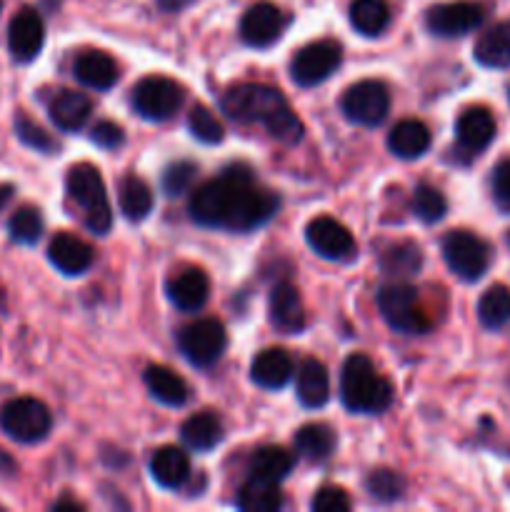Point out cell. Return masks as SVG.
Instances as JSON below:
<instances>
[{"instance_id": "cell-17", "label": "cell", "mask_w": 510, "mask_h": 512, "mask_svg": "<svg viewBox=\"0 0 510 512\" xmlns=\"http://www.w3.org/2000/svg\"><path fill=\"white\" fill-rule=\"evenodd\" d=\"M270 323L283 335H295L305 328V308L295 285L278 283L268 300Z\"/></svg>"}, {"instance_id": "cell-38", "label": "cell", "mask_w": 510, "mask_h": 512, "mask_svg": "<svg viewBox=\"0 0 510 512\" xmlns=\"http://www.w3.org/2000/svg\"><path fill=\"white\" fill-rule=\"evenodd\" d=\"M365 488H368V493L373 495L375 500H380V503H393V500H398L400 495H403L405 480L400 478L395 470L380 468V470H373V473L368 475V480H365Z\"/></svg>"}, {"instance_id": "cell-20", "label": "cell", "mask_w": 510, "mask_h": 512, "mask_svg": "<svg viewBox=\"0 0 510 512\" xmlns=\"http://www.w3.org/2000/svg\"><path fill=\"white\" fill-rule=\"evenodd\" d=\"M73 75L90 90H110L118 83V65L103 50H85L75 58Z\"/></svg>"}, {"instance_id": "cell-21", "label": "cell", "mask_w": 510, "mask_h": 512, "mask_svg": "<svg viewBox=\"0 0 510 512\" xmlns=\"http://www.w3.org/2000/svg\"><path fill=\"white\" fill-rule=\"evenodd\" d=\"M250 378L265 390H280L293 378V360L283 348H268L255 355L250 365Z\"/></svg>"}, {"instance_id": "cell-24", "label": "cell", "mask_w": 510, "mask_h": 512, "mask_svg": "<svg viewBox=\"0 0 510 512\" xmlns=\"http://www.w3.org/2000/svg\"><path fill=\"white\" fill-rule=\"evenodd\" d=\"M145 385H148L150 395H153L158 403L168 405V408H180V405L188 403V385L180 378L178 373H173L165 365H148L143 373Z\"/></svg>"}, {"instance_id": "cell-44", "label": "cell", "mask_w": 510, "mask_h": 512, "mask_svg": "<svg viewBox=\"0 0 510 512\" xmlns=\"http://www.w3.org/2000/svg\"><path fill=\"white\" fill-rule=\"evenodd\" d=\"M493 195H495V203H498L500 208L510 210V158L495 165Z\"/></svg>"}, {"instance_id": "cell-42", "label": "cell", "mask_w": 510, "mask_h": 512, "mask_svg": "<svg viewBox=\"0 0 510 512\" xmlns=\"http://www.w3.org/2000/svg\"><path fill=\"white\" fill-rule=\"evenodd\" d=\"M310 508H313V512H345L350 510V498L345 495V490L325 485V488H320L318 493H315Z\"/></svg>"}, {"instance_id": "cell-37", "label": "cell", "mask_w": 510, "mask_h": 512, "mask_svg": "<svg viewBox=\"0 0 510 512\" xmlns=\"http://www.w3.org/2000/svg\"><path fill=\"white\" fill-rule=\"evenodd\" d=\"M10 238L20 245H35L43 235V215L35 208L15 210L8 223Z\"/></svg>"}, {"instance_id": "cell-32", "label": "cell", "mask_w": 510, "mask_h": 512, "mask_svg": "<svg viewBox=\"0 0 510 512\" xmlns=\"http://www.w3.org/2000/svg\"><path fill=\"white\" fill-rule=\"evenodd\" d=\"M390 23V8L385 0H353L350 3V25L365 38H375Z\"/></svg>"}, {"instance_id": "cell-18", "label": "cell", "mask_w": 510, "mask_h": 512, "mask_svg": "<svg viewBox=\"0 0 510 512\" xmlns=\"http://www.w3.org/2000/svg\"><path fill=\"white\" fill-rule=\"evenodd\" d=\"M48 260L63 275H83L93 265L95 253L78 235L58 233L48 245Z\"/></svg>"}, {"instance_id": "cell-40", "label": "cell", "mask_w": 510, "mask_h": 512, "mask_svg": "<svg viewBox=\"0 0 510 512\" xmlns=\"http://www.w3.org/2000/svg\"><path fill=\"white\" fill-rule=\"evenodd\" d=\"M195 175L198 168L190 160H178V163H170L163 173V190L170 198H178V195L188 193L190 185L195 183Z\"/></svg>"}, {"instance_id": "cell-14", "label": "cell", "mask_w": 510, "mask_h": 512, "mask_svg": "<svg viewBox=\"0 0 510 512\" xmlns=\"http://www.w3.org/2000/svg\"><path fill=\"white\" fill-rule=\"evenodd\" d=\"M285 18L278 5L273 3H255L245 10L240 20V38L253 48H268L283 35Z\"/></svg>"}, {"instance_id": "cell-9", "label": "cell", "mask_w": 510, "mask_h": 512, "mask_svg": "<svg viewBox=\"0 0 510 512\" xmlns=\"http://www.w3.org/2000/svg\"><path fill=\"white\" fill-rule=\"evenodd\" d=\"M225 343H228V335H225L223 323L215 318L195 320V323L185 325L178 335L180 353L198 368H210L218 363Z\"/></svg>"}, {"instance_id": "cell-25", "label": "cell", "mask_w": 510, "mask_h": 512, "mask_svg": "<svg viewBox=\"0 0 510 512\" xmlns=\"http://www.w3.org/2000/svg\"><path fill=\"white\" fill-rule=\"evenodd\" d=\"M180 435H183V443L190 450L208 453V450H213L223 440V423H220V418L213 410H203V413H195L185 420Z\"/></svg>"}, {"instance_id": "cell-26", "label": "cell", "mask_w": 510, "mask_h": 512, "mask_svg": "<svg viewBox=\"0 0 510 512\" xmlns=\"http://www.w3.org/2000/svg\"><path fill=\"white\" fill-rule=\"evenodd\" d=\"M150 475L163 488H180L185 480L190 478V460L175 445H165V448L155 450L150 458Z\"/></svg>"}, {"instance_id": "cell-7", "label": "cell", "mask_w": 510, "mask_h": 512, "mask_svg": "<svg viewBox=\"0 0 510 512\" xmlns=\"http://www.w3.org/2000/svg\"><path fill=\"white\" fill-rule=\"evenodd\" d=\"M443 260L450 273L465 283H475L490 265V248L470 230H453L443 240Z\"/></svg>"}, {"instance_id": "cell-3", "label": "cell", "mask_w": 510, "mask_h": 512, "mask_svg": "<svg viewBox=\"0 0 510 512\" xmlns=\"http://www.w3.org/2000/svg\"><path fill=\"white\" fill-rule=\"evenodd\" d=\"M65 188H68L70 200L83 208L85 225L90 233L105 235L113 228V210H110L108 193H105L103 175L95 165L78 163L68 170L65 178Z\"/></svg>"}, {"instance_id": "cell-33", "label": "cell", "mask_w": 510, "mask_h": 512, "mask_svg": "<svg viewBox=\"0 0 510 512\" xmlns=\"http://www.w3.org/2000/svg\"><path fill=\"white\" fill-rule=\"evenodd\" d=\"M238 508L245 512H275L283 508V493L278 490V483L253 478L240 488Z\"/></svg>"}, {"instance_id": "cell-36", "label": "cell", "mask_w": 510, "mask_h": 512, "mask_svg": "<svg viewBox=\"0 0 510 512\" xmlns=\"http://www.w3.org/2000/svg\"><path fill=\"white\" fill-rule=\"evenodd\" d=\"M445 210H448V203H445L443 193H440L438 188H433V185L423 183L415 188L413 193V213L415 218L423 220V223L433 225L438 223V220L445 218Z\"/></svg>"}, {"instance_id": "cell-23", "label": "cell", "mask_w": 510, "mask_h": 512, "mask_svg": "<svg viewBox=\"0 0 510 512\" xmlns=\"http://www.w3.org/2000/svg\"><path fill=\"white\" fill-rule=\"evenodd\" d=\"M295 385H298V398L305 408H320L328 403L330 378L320 360L305 358L295 373Z\"/></svg>"}, {"instance_id": "cell-15", "label": "cell", "mask_w": 510, "mask_h": 512, "mask_svg": "<svg viewBox=\"0 0 510 512\" xmlns=\"http://www.w3.org/2000/svg\"><path fill=\"white\" fill-rule=\"evenodd\" d=\"M43 40L45 25L43 18L38 15V10L23 8L20 13H15V18L10 20L8 28V48L13 60H18V63H30V60H35L40 48H43Z\"/></svg>"}, {"instance_id": "cell-39", "label": "cell", "mask_w": 510, "mask_h": 512, "mask_svg": "<svg viewBox=\"0 0 510 512\" xmlns=\"http://www.w3.org/2000/svg\"><path fill=\"white\" fill-rule=\"evenodd\" d=\"M188 128L193 133V138H198L200 143H220L223 140V123L215 118V113H210L205 105H193V110L188 113Z\"/></svg>"}, {"instance_id": "cell-48", "label": "cell", "mask_w": 510, "mask_h": 512, "mask_svg": "<svg viewBox=\"0 0 510 512\" xmlns=\"http://www.w3.org/2000/svg\"><path fill=\"white\" fill-rule=\"evenodd\" d=\"M505 243H508V248H510V230H508V235H505Z\"/></svg>"}, {"instance_id": "cell-49", "label": "cell", "mask_w": 510, "mask_h": 512, "mask_svg": "<svg viewBox=\"0 0 510 512\" xmlns=\"http://www.w3.org/2000/svg\"><path fill=\"white\" fill-rule=\"evenodd\" d=\"M0 8H3V0H0Z\"/></svg>"}, {"instance_id": "cell-8", "label": "cell", "mask_w": 510, "mask_h": 512, "mask_svg": "<svg viewBox=\"0 0 510 512\" xmlns=\"http://www.w3.org/2000/svg\"><path fill=\"white\" fill-rule=\"evenodd\" d=\"M183 85L165 75H148L133 88V108L145 120H168L183 105Z\"/></svg>"}, {"instance_id": "cell-31", "label": "cell", "mask_w": 510, "mask_h": 512, "mask_svg": "<svg viewBox=\"0 0 510 512\" xmlns=\"http://www.w3.org/2000/svg\"><path fill=\"white\" fill-rule=\"evenodd\" d=\"M420 268H423V253L410 240L388 245L383 250V255H380V270L385 275H393L395 280L413 278V275L420 273Z\"/></svg>"}, {"instance_id": "cell-41", "label": "cell", "mask_w": 510, "mask_h": 512, "mask_svg": "<svg viewBox=\"0 0 510 512\" xmlns=\"http://www.w3.org/2000/svg\"><path fill=\"white\" fill-rule=\"evenodd\" d=\"M15 133H18V138L23 140L28 148L40 150V153H53V150H58V143H55L40 125H35L33 120L25 118V115H18V120H15Z\"/></svg>"}, {"instance_id": "cell-13", "label": "cell", "mask_w": 510, "mask_h": 512, "mask_svg": "<svg viewBox=\"0 0 510 512\" xmlns=\"http://www.w3.org/2000/svg\"><path fill=\"white\" fill-rule=\"evenodd\" d=\"M305 240L313 248V253H318L325 260H345L355 250V240L350 230L335 218H328V215L310 220L308 228H305Z\"/></svg>"}, {"instance_id": "cell-1", "label": "cell", "mask_w": 510, "mask_h": 512, "mask_svg": "<svg viewBox=\"0 0 510 512\" xmlns=\"http://www.w3.org/2000/svg\"><path fill=\"white\" fill-rule=\"evenodd\" d=\"M280 208L273 190L258 188L248 165H228L210 183L200 185L190 198V218L203 228L250 233L268 223Z\"/></svg>"}, {"instance_id": "cell-4", "label": "cell", "mask_w": 510, "mask_h": 512, "mask_svg": "<svg viewBox=\"0 0 510 512\" xmlns=\"http://www.w3.org/2000/svg\"><path fill=\"white\" fill-rule=\"evenodd\" d=\"M223 113L238 123L268 125L283 108H288L283 93L263 83H240L230 88L220 100Z\"/></svg>"}, {"instance_id": "cell-22", "label": "cell", "mask_w": 510, "mask_h": 512, "mask_svg": "<svg viewBox=\"0 0 510 512\" xmlns=\"http://www.w3.org/2000/svg\"><path fill=\"white\" fill-rule=\"evenodd\" d=\"M48 110L55 128L65 130V133H75V130H80L88 123L90 113H93V105H90V98L85 93H78V90H60L50 100Z\"/></svg>"}, {"instance_id": "cell-45", "label": "cell", "mask_w": 510, "mask_h": 512, "mask_svg": "<svg viewBox=\"0 0 510 512\" xmlns=\"http://www.w3.org/2000/svg\"><path fill=\"white\" fill-rule=\"evenodd\" d=\"M53 510H55V512H60V510H73V512H80V510H83V505H80L78 500L63 498V500H58V503H53Z\"/></svg>"}, {"instance_id": "cell-2", "label": "cell", "mask_w": 510, "mask_h": 512, "mask_svg": "<svg viewBox=\"0 0 510 512\" xmlns=\"http://www.w3.org/2000/svg\"><path fill=\"white\" fill-rule=\"evenodd\" d=\"M340 398L350 413H383L393 403V385L378 375L370 358L355 353L345 360L340 373Z\"/></svg>"}, {"instance_id": "cell-5", "label": "cell", "mask_w": 510, "mask_h": 512, "mask_svg": "<svg viewBox=\"0 0 510 512\" xmlns=\"http://www.w3.org/2000/svg\"><path fill=\"white\" fill-rule=\"evenodd\" d=\"M378 303L380 315H383L385 323L393 330L405 335H418L425 333L430 328V320L425 318V313L420 310L418 303V288L403 280H395V283L383 285L378 290Z\"/></svg>"}, {"instance_id": "cell-27", "label": "cell", "mask_w": 510, "mask_h": 512, "mask_svg": "<svg viewBox=\"0 0 510 512\" xmlns=\"http://www.w3.org/2000/svg\"><path fill=\"white\" fill-rule=\"evenodd\" d=\"M390 153L403 160H415L430 148V130L420 120H400L388 133Z\"/></svg>"}, {"instance_id": "cell-34", "label": "cell", "mask_w": 510, "mask_h": 512, "mask_svg": "<svg viewBox=\"0 0 510 512\" xmlns=\"http://www.w3.org/2000/svg\"><path fill=\"white\" fill-rule=\"evenodd\" d=\"M295 450L308 460H325L335 450L333 428L323 423H310L295 433Z\"/></svg>"}, {"instance_id": "cell-10", "label": "cell", "mask_w": 510, "mask_h": 512, "mask_svg": "<svg viewBox=\"0 0 510 512\" xmlns=\"http://www.w3.org/2000/svg\"><path fill=\"white\" fill-rule=\"evenodd\" d=\"M340 108L350 123L373 128V125L383 123L385 115H388L390 93L380 80H360L345 90L343 98H340Z\"/></svg>"}, {"instance_id": "cell-16", "label": "cell", "mask_w": 510, "mask_h": 512, "mask_svg": "<svg viewBox=\"0 0 510 512\" xmlns=\"http://www.w3.org/2000/svg\"><path fill=\"white\" fill-rule=\"evenodd\" d=\"M455 138H458V150L465 155H478L480 150L488 148L495 138V118L488 108L475 105L460 113L455 123Z\"/></svg>"}, {"instance_id": "cell-28", "label": "cell", "mask_w": 510, "mask_h": 512, "mask_svg": "<svg viewBox=\"0 0 510 512\" xmlns=\"http://www.w3.org/2000/svg\"><path fill=\"white\" fill-rule=\"evenodd\" d=\"M475 60L485 68H510V20L485 30L475 43Z\"/></svg>"}, {"instance_id": "cell-30", "label": "cell", "mask_w": 510, "mask_h": 512, "mask_svg": "<svg viewBox=\"0 0 510 512\" xmlns=\"http://www.w3.org/2000/svg\"><path fill=\"white\" fill-rule=\"evenodd\" d=\"M118 203L125 218L138 223V220L148 218L153 210V190L138 175H125L118 185Z\"/></svg>"}, {"instance_id": "cell-46", "label": "cell", "mask_w": 510, "mask_h": 512, "mask_svg": "<svg viewBox=\"0 0 510 512\" xmlns=\"http://www.w3.org/2000/svg\"><path fill=\"white\" fill-rule=\"evenodd\" d=\"M158 3L163 10H180L183 5H188L190 0H158Z\"/></svg>"}, {"instance_id": "cell-11", "label": "cell", "mask_w": 510, "mask_h": 512, "mask_svg": "<svg viewBox=\"0 0 510 512\" xmlns=\"http://www.w3.org/2000/svg\"><path fill=\"white\" fill-rule=\"evenodd\" d=\"M340 60H343V48L338 40H315L295 53L293 63H290V75L303 88H313L338 70Z\"/></svg>"}, {"instance_id": "cell-6", "label": "cell", "mask_w": 510, "mask_h": 512, "mask_svg": "<svg viewBox=\"0 0 510 512\" xmlns=\"http://www.w3.org/2000/svg\"><path fill=\"white\" fill-rule=\"evenodd\" d=\"M50 425H53L50 410L35 398L8 400L0 408V430L15 443H40L48 438Z\"/></svg>"}, {"instance_id": "cell-43", "label": "cell", "mask_w": 510, "mask_h": 512, "mask_svg": "<svg viewBox=\"0 0 510 512\" xmlns=\"http://www.w3.org/2000/svg\"><path fill=\"white\" fill-rule=\"evenodd\" d=\"M90 140H93L98 148L115 150L125 143V133L120 125L110 123V120H100V123L93 128V133H90Z\"/></svg>"}, {"instance_id": "cell-47", "label": "cell", "mask_w": 510, "mask_h": 512, "mask_svg": "<svg viewBox=\"0 0 510 512\" xmlns=\"http://www.w3.org/2000/svg\"><path fill=\"white\" fill-rule=\"evenodd\" d=\"M10 193H13V190H10L8 185H0V210H3V205L10 200Z\"/></svg>"}, {"instance_id": "cell-35", "label": "cell", "mask_w": 510, "mask_h": 512, "mask_svg": "<svg viewBox=\"0 0 510 512\" xmlns=\"http://www.w3.org/2000/svg\"><path fill=\"white\" fill-rule=\"evenodd\" d=\"M478 320L488 330H500L510 323V290L505 285H493L480 295Z\"/></svg>"}, {"instance_id": "cell-19", "label": "cell", "mask_w": 510, "mask_h": 512, "mask_svg": "<svg viewBox=\"0 0 510 512\" xmlns=\"http://www.w3.org/2000/svg\"><path fill=\"white\" fill-rule=\"evenodd\" d=\"M210 295V280L203 270L185 268L183 273L175 275L168 283V298L170 303L185 313H195L205 305Z\"/></svg>"}, {"instance_id": "cell-12", "label": "cell", "mask_w": 510, "mask_h": 512, "mask_svg": "<svg viewBox=\"0 0 510 512\" xmlns=\"http://www.w3.org/2000/svg\"><path fill=\"white\" fill-rule=\"evenodd\" d=\"M485 20V5L478 0H453V3H440L428 8L425 25L433 35L440 38H458L470 33Z\"/></svg>"}, {"instance_id": "cell-29", "label": "cell", "mask_w": 510, "mask_h": 512, "mask_svg": "<svg viewBox=\"0 0 510 512\" xmlns=\"http://www.w3.org/2000/svg\"><path fill=\"white\" fill-rule=\"evenodd\" d=\"M293 453H288L280 445H263L250 458V475L258 480H268V483H280L293 470Z\"/></svg>"}]
</instances>
